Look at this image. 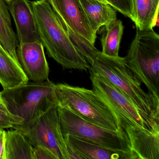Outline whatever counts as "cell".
<instances>
[{
    "label": "cell",
    "instance_id": "obj_1",
    "mask_svg": "<svg viewBox=\"0 0 159 159\" xmlns=\"http://www.w3.org/2000/svg\"><path fill=\"white\" fill-rule=\"evenodd\" d=\"M89 70L104 76L119 88L137 108L145 120L159 132V99L144 91L124 57H109L99 52Z\"/></svg>",
    "mask_w": 159,
    "mask_h": 159
},
{
    "label": "cell",
    "instance_id": "obj_2",
    "mask_svg": "<svg viewBox=\"0 0 159 159\" xmlns=\"http://www.w3.org/2000/svg\"><path fill=\"white\" fill-rule=\"evenodd\" d=\"M40 39L50 57L64 69L89 70L90 65L77 50L48 0L30 2Z\"/></svg>",
    "mask_w": 159,
    "mask_h": 159
},
{
    "label": "cell",
    "instance_id": "obj_3",
    "mask_svg": "<svg viewBox=\"0 0 159 159\" xmlns=\"http://www.w3.org/2000/svg\"><path fill=\"white\" fill-rule=\"evenodd\" d=\"M54 92L58 107L68 109L106 129L112 131L120 129L112 110L93 90L59 83L55 84Z\"/></svg>",
    "mask_w": 159,
    "mask_h": 159
},
{
    "label": "cell",
    "instance_id": "obj_4",
    "mask_svg": "<svg viewBox=\"0 0 159 159\" xmlns=\"http://www.w3.org/2000/svg\"><path fill=\"white\" fill-rule=\"evenodd\" d=\"M127 66L148 93L159 99V36L153 29H137L124 57Z\"/></svg>",
    "mask_w": 159,
    "mask_h": 159
},
{
    "label": "cell",
    "instance_id": "obj_5",
    "mask_svg": "<svg viewBox=\"0 0 159 159\" xmlns=\"http://www.w3.org/2000/svg\"><path fill=\"white\" fill-rule=\"evenodd\" d=\"M55 84L49 80L40 82H29L3 89L1 96L7 110L20 117L27 123L54 105Z\"/></svg>",
    "mask_w": 159,
    "mask_h": 159
},
{
    "label": "cell",
    "instance_id": "obj_6",
    "mask_svg": "<svg viewBox=\"0 0 159 159\" xmlns=\"http://www.w3.org/2000/svg\"><path fill=\"white\" fill-rule=\"evenodd\" d=\"M57 109L63 136L72 135L137 156L132 150L127 135L121 128L118 131L109 130L85 120L68 109L57 106Z\"/></svg>",
    "mask_w": 159,
    "mask_h": 159
},
{
    "label": "cell",
    "instance_id": "obj_7",
    "mask_svg": "<svg viewBox=\"0 0 159 159\" xmlns=\"http://www.w3.org/2000/svg\"><path fill=\"white\" fill-rule=\"evenodd\" d=\"M12 128L20 131L33 147H45L57 159H69L57 105L51 107L27 123L14 125Z\"/></svg>",
    "mask_w": 159,
    "mask_h": 159
},
{
    "label": "cell",
    "instance_id": "obj_8",
    "mask_svg": "<svg viewBox=\"0 0 159 159\" xmlns=\"http://www.w3.org/2000/svg\"><path fill=\"white\" fill-rule=\"evenodd\" d=\"M93 90L112 110L122 129L138 126L152 133L155 131L145 120L137 108L104 76L89 70Z\"/></svg>",
    "mask_w": 159,
    "mask_h": 159
},
{
    "label": "cell",
    "instance_id": "obj_9",
    "mask_svg": "<svg viewBox=\"0 0 159 159\" xmlns=\"http://www.w3.org/2000/svg\"><path fill=\"white\" fill-rule=\"evenodd\" d=\"M19 64L29 80L35 82L49 80V67L41 41L19 43L16 49Z\"/></svg>",
    "mask_w": 159,
    "mask_h": 159
},
{
    "label": "cell",
    "instance_id": "obj_10",
    "mask_svg": "<svg viewBox=\"0 0 159 159\" xmlns=\"http://www.w3.org/2000/svg\"><path fill=\"white\" fill-rule=\"evenodd\" d=\"M62 25L94 44L97 33L93 31L85 17L79 0H56Z\"/></svg>",
    "mask_w": 159,
    "mask_h": 159
},
{
    "label": "cell",
    "instance_id": "obj_11",
    "mask_svg": "<svg viewBox=\"0 0 159 159\" xmlns=\"http://www.w3.org/2000/svg\"><path fill=\"white\" fill-rule=\"evenodd\" d=\"M9 9L16 26L19 43L40 41L30 3L28 0H13Z\"/></svg>",
    "mask_w": 159,
    "mask_h": 159
},
{
    "label": "cell",
    "instance_id": "obj_12",
    "mask_svg": "<svg viewBox=\"0 0 159 159\" xmlns=\"http://www.w3.org/2000/svg\"><path fill=\"white\" fill-rule=\"evenodd\" d=\"M67 147L72 149L81 159H137L133 153L107 148L72 135L64 136Z\"/></svg>",
    "mask_w": 159,
    "mask_h": 159
},
{
    "label": "cell",
    "instance_id": "obj_13",
    "mask_svg": "<svg viewBox=\"0 0 159 159\" xmlns=\"http://www.w3.org/2000/svg\"><path fill=\"white\" fill-rule=\"evenodd\" d=\"M123 130L138 159H159V133H152L138 126Z\"/></svg>",
    "mask_w": 159,
    "mask_h": 159
},
{
    "label": "cell",
    "instance_id": "obj_14",
    "mask_svg": "<svg viewBox=\"0 0 159 159\" xmlns=\"http://www.w3.org/2000/svg\"><path fill=\"white\" fill-rule=\"evenodd\" d=\"M91 29L97 32L102 27L117 19V11L98 0H79Z\"/></svg>",
    "mask_w": 159,
    "mask_h": 159
},
{
    "label": "cell",
    "instance_id": "obj_15",
    "mask_svg": "<svg viewBox=\"0 0 159 159\" xmlns=\"http://www.w3.org/2000/svg\"><path fill=\"white\" fill-rule=\"evenodd\" d=\"M29 82L20 64L0 45V84L3 89L12 88Z\"/></svg>",
    "mask_w": 159,
    "mask_h": 159
},
{
    "label": "cell",
    "instance_id": "obj_16",
    "mask_svg": "<svg viewBox=\"0 0 159 159\" xmlns=\"http://www.w3.org/2000/svg\"><path fill=\"white\" fill-rule=\"evenodd\" d=\"M159 0H133L134 20L136 29H153L158 24Z\"/></svg>",
    "mask_w": 159,
    "mask_h": 159
},
{
    "label": "cell",
    "instance_id": "obj_17",
    "mask_svg": "<svg viewBox=\"0 0 159 159\" xmlns=\"http://www.w3.org/2000/svg\"><path fill=\"white\" fill-rule=\"evenodd\" d=\"M33 148L19 130L6 131L4 159H33Z\"/></svg>",
    "mask_w": 159,
    "mask_h": 159
},
{
    "label": "cell",
    "instance_id": "obj_18",
    "mask_svg": "<svg viewBox=\"0 0 159 159\" xmlns=\"http://www.w3.org/2000/svg\"><path fill=\"white\" fill-rule=\"evenodd\" d=\"M18 41L12 27L8 6L5 0H0V45L19 63L16 54Z\"/></svg>",
    "mask_w": 159,
    "mask_h": 159
},
{
    "label": "cell",
    "instance_id": "obj_19",
    "mask_svg": "<svg viewBox=\"0 0 159 159\" xmlns=\"http://www.w3.org/2000/svg\"><path fill=\"white\" fill-rule=\"evenodd\" d=\"M101 28V52L107 56L118 57L124 28L122 22L117 19Z\"/></svg>",
    "mask_w": 159,
    "mask_h": 159
},
{
    "label": "cell",
    "instance_id": "obj_20",
    "mask_svg": "<svg viewBox=\"0 0 159 159\" xmlns=\"http://www.w3.org/2000/svg\"><path fill=\"white\" fill-rule=\"evenodd\" d=\"M66 30L70 39L77 50L85 58L88 64L92 65L97 54L100 51L97 49L94 44L74 33L71 30L66 28Z\"/></svg>",
    "mask_w": 159,
    "mask_h": 159
},
{
    "label": "cell",
    "instance_id": "obj_21",
    "mask_svg": "<svg viewBox=\"0 0 159 159\" xmlns=\"http://www.w3.org/2000/svg\"><path fill=\"white\" fill-rule=\"evenodd\" d=\"M107 3L125 16L134 21L133 0H106Z\"/></svg>",
    "mask_w": 159,
    "mask_h": 159
},
{
    "label": "cell",
    "instance_id": "obj_22",
    "mask_svg": "<svg viewBox=\"0 0 159 159\" xmlns=\"http://www.w3.org/2000/svg\"><path fill=\"white\" fill-rule=\"evenodd\" d=\"M24 120L22 118L0 108V130L12 128L14 125L22 124Z\"/></svg>",
    "mask_w": 159,
    "mask_h": 159
},
{
    "label": "cell",
    "instance_id": "obj_23",
    "mask_svg": "<svg viewBox=\"0 0 159 159\" xmlns=\"http://www.w3.org/2000/svg\"><path fill=\"white\" fill-rule=\"evenodd\" d=\"M33 159H57L49 149L42 146L33 148Z\"/></svg>",
    "mask_w": 159,
    "mask_h": 159
},
{
    "label": "cell",
    "instance_id": "obj_24",
    "mask_svg": "<svg viewBox=\"0 0 159 159\" xmlns=\"http://www.w3.org/2000/svg\"><path fill=\"white\" fill-rule=\"evenodd\" d=\"M5 133L6 131L4 129L0 130V159H4Z\"/></svg>",
    "mask_w": 159,
    "mask_h": 159
},
{
    "label": "cell",
    "instance_id": "obj_25",
    "mask_svg": "<svg viewBox=\"0 0 159 159\" xmlns=\"http://www.w3.org/2000/svg\"><path fill=\"white\" fill-rule=\"evenodd\" d=\"M52 8L53 9L54 11L56 13L57 15L58 16L59 19L61 21V23L62 24V19H61V16H60V13H59V11H58V8H57V4L56 1V0H48Z\"/></svg>",
    "mask_w": 159,
    "mask_h": 159
},
{
    "label": "cell",
    "instance_id": "obj_26",
    "mask_svg": "<svg viewBox=\"0 0 159 159\" xmlns=\"http://www.w3.org/2000/svg\"><path fill=\"white\" fill-rule=\"evenodd\" d=\"M0 108L4 110L7 111L6 107H5V105H4V103H3L2 98L1 92H0Z\"/></svg>",
    "mask_w": 159,
    "mask_h": 159
},
{
    "label": "cell",
    "instance_id": "obj_27",
    "mask_svg": "<svg viewBox=\"0 0 159 159\" xmlns=\"http://www.w3.org/2000/svg\"><path fill=\"white\" fill-rule=\"evenodd\" d=\"M99 1L102 2H104V3H108L106 0H98Z\"/></svg>",
    "mask_w": 159,
    "mask_h": 159
},
{
    "label": "cell",
    "instance_id": "obj_28",
    "mask_svg": "<svg viewBox=\"0 0 159 159\" xmlns=\"http://www.w3.org/2000/svg\"><path fill=\"white\" fill-rule=\"evenodd\" d=\"M12 1H13V0H5V1L8 3H10Z\"/></svg>",
    "mask_w": 159,
    "mask_h": 159
}]
</instances>
